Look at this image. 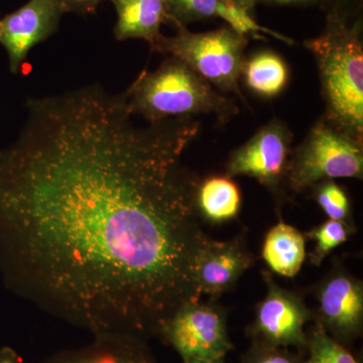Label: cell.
<instances>
[{
	"label": "cell",
	"instance_id": "obj_15",
	"mask_svg": "<svg viewBox=\"0 0 363 363\" xmlns=\"http://www.w3.org/2000/svg\"><path fill=\"white\" fill-rule=\"evenodd\" d=\"M195 206L200 218L222 223L240 213L241 193L238 184L228 176H213L197 182Z\"/></svg>",
	"mask_w": 363,
	"mask_h": 363
},
{
	"label": "cell",
	"instance_id": "obj_13",
	"mask_svg": "<svg viewBox=\"0 0 363 363\" xmlns=\"http://www.w3.org/2000/svg\"><path fill=\"white\" fill-rule=\"evenodd\" d=\"M169 21L186 26L196 21L219 18L240 35L257 37L264 32L255 16L231 0H167Z\"/></svg>",
	"mask_w": 363,
	"mask_h": 363
},
{
	"label": "cell",
	"instance_id": "obj_11",
	"mask_svg": "<svg viewBox=\"0 0 363 363\" xmlns=\"http://www.w3.org/2000/svg\"><path fill=\"white\" fill-rule=\"evenodd\" d=\"M252 262V255L242 238L238 236L228 241L208 238L198 255L195 267L196 285L200 295L218 298L233 288Z\"/></svg>",
	"mask_w": 363,
	"mask_h": 363
},
{
	"label": "cell",
	"instance_id": "obj_24",
	"mask_svg": "<svg viewBox=\"0 0 363 363\" xmlns=\"http://www.w3.org/2000/svg\"><path fill=\"white\" fill-rule=\"evenodd\" d=\"M332 9L345 11L353 16H362V0H328L324 11L326 13Z\"/></svg>",
	"mask_w": 363,
	"mask_h": 363
},
{
	"label": "cell",
	"instance_id": "obj_22",
	"mask_svg": "<svg viewBox=\"0 0 363 363\" xmlns=\"http://www.w3.org/2000/svg\"><path fill=\"white\" fill-rule=\"evenodd\" d=\"M102 0H61L64 13L88 14L94 13Z\"/></svg>",
	"mask_w": 363,
	"mask_h": 363
},
{
	"label": "cell",
	"instance_id": "obj_26",
	"mask_svg": "<svg viewBox=\"0 0 363 363\" xmlns=\"http://www.w3.org/2000/svg\"><path fill=\"white\" fill-rule=\"evenodd\" d=\"M234 4H238L241 9H245L252 16H255V6H257V0H231Z\"/></svg>",
	"mask_w": 363,
	"mask_h": 363
},
{
	"label": "cell",
	"instance_id": "obj_14",
	"mask_svg": "<svg viewBox=\"0 0 363 363\" xmlns=\"http://www.w3.org/2000/svg\"><path fill=\"white\" fill-rule=\"evenodd\" d=\"M117 13L116 40L140 39L150 45L162 35L169 21L167 0H111Z\"/></svg>",
	"mask_w": 363,
	"mask_h": 363
},
{
	"label": "cell",
	"instance_id": "obj_21",
	"mask_svg": "<svg viewBox=\"0 0 363 363\" xmlns=\"http://www.w3.org/2000/svg\"><path fill=\"white\" fill-rule=\"evenodd\" d=\"M242 363H306L305 354L294 353L289 348L252 342L243 355Z\"/></svg>",
	"mask_w": 363,
	"mask_h": 363
},
{
	"label": "cell",
	"instance_id": "obj_2",
	"mask_svg": "<svg viewBox=\"0 0 363 363\" xmlns=\"http://www.w3.org/2000/svg\"><path fill=\"white\" fill-rule=\"evenodd\" d=\"M321 35L306 40L319 69L323 118L363 142L362 16L329 11Z\"/></svg>",
	"mask_w": 363,
	"mask_h": 363
},
{
	"label": "cell",
	"instance_id": "obj_7",
	"mask_svg": "<svg viewBox=\"0 0 363 363\" xmlns=\"http://www.w3.org/2000/svg\"><path fill=\"white\" fill-rule=\"evenodd\" d=\"M159 337L172 346L182 359L224 358L233 350L224 310L200 301L180 308L164 325Z\"/></svg>",
	"mask_w": 363,
	"mask_h": 363
},
{
	"label": "cell",
	"instance_id": "obj_9",
	"mask_svg": "<svg viewBox=\"0 0 363 363\" xmlns=\"http://www.w3.org/2000/svg\"><path fill=\"white\" fill-rule=\"evenodd\" d=\"M317 323L336 341L350 345L363 327V285L341 267L334 269L316 290Z\"/></svg>",
	"mask_w": 363,
	"mask_h": 363
},
{
	"label": "cell",
	"instance_id": "obj_16",
	"mask_svg": "<svg viewBox=\"0 0 363 363\" xmlns=\"http://www.w3.org/2000/svg\"><path fill=\"white\" fill-rule=\"evenodd\" d=\"M262 257L272 272L293 278L306 259L304 234L285 222H279L267 233Z\"/></svg>",
	"mask_w": 363,
	"mask_h": 363
},
{
	"label": "cell",
	"instance_id": "obj_3",
	"mask_svg": "<svg viewBox=\"0 0 363 363\" xmlns=\"http://www.w3.org/2000/svg\"><path fill=\"white\" fill-rule=\"evenodd\" d=\"M124 96L131 113L149 123L208 114L224 124L240 111L235 100L222 95L175 57H169L156 71L140 74Z\"/></svg>",
	"mask_w": 363,
	"mask_h": 363
},
{
	"label": "cell",
	"instance_id": "obj_4",
	"mask_svg": "<svg viewBox=\"0 0 363 363\" xmlns=\"http://www.w3.org/2000/svg\"><path fill=\"white\" fill-rule=\"evenodd\" d=\"M177 30L173 37L160 35L150 45L152 51L181 60L215 89L233 93L247 104L240 83L247 37L228 26L206 33H192L186 26H177Z\"/></svg>",
	"mask_w": 363,
	"mask_h": 363
},
{
	"label": "cell",
	"instance_id": "obj_17",
	"mask_svg": "<svg viewBox=\"0 0 363 363\" xmlns=\"http://www.w3.org/2000/svg\"><path fill=\"white\" fill-rule=\"evenodd\" d=\"M240 80L252 94L262 99H272L286 89L290 70L279 55L264 50L247 57Z\"/></svg>",
	"mask_w": 363,
	"mask_h": 363
},
{
	"label": "cell",
	"instance_id": "obj_1",
	"mask_svg": "<svg viewBox=\"0 0 363 363\" xmlns=\"http://www.w3.org/2000/svg\"><path fill=\"white\" fill-rule=\"evenodd\" d=\"M16 142L0 149V264L13 290L93 335L147 340L200 301L208 240L197 180L182 157L194 118L147 126L124 93L88 86L30 98Z\"/></svg>",
	"mask_w": 363,
	"mask_h": 363
},
{
	"label": "cell",
	"instance_id": "obj_28",
	"mask_svg": "<svg viewBox=\"0 0 363 363\" xmlns=\"http://www.w3.org/2000/svg\"><path fill=\"white\" fill-rule=\"evenodd\" d=\"M0 28H1V25H0Z\"/></svg>",
	"mask_w": 363,
	"mask_h": 363
},
{
	"label": "cell",
	"instance_id": "obj_20",
	"mask_svg": "<svg viewBox=\"0 0 363 363\" xmlns=\"http://www.w3.org/2000/svg\"><path fill=\"white\" fill-rule=\"evenodd\" d=\"M313 189L314 199L329 219L353 224L350 197L342 187L333 180H327L320 182Z\"/></svg>",
	"mask_w": 363,
	"mask_h": 363
},
{
	"label": "cell",
	"instance_id": "obj_25",
	"mask_svg": "<svg viewBox=\"0 0 363 363\" xmlns=\"http://www.w3.org/2000/svg\"><path fill=\"white\" fill-rule=\"evenodd\" d=\"M0 363H28L11 347H2L0 350Z\"/></svg>",
	"mask_w": 363,
	"mask_h": 363
},
{
	"label": "cell",
	"instance_id": "obj_10",
	"mask_svg": "<svg viewBox=\"0 0 363 363\" xmlns=\"http://www.w3.org/2000/svg\"><path fill=\"white\" fill-rule=\"evenodd\" d=\"M63 13L61 0H30L0 21V44L9 56L11 73H18L32 48L58 30Z\"/></svg>",
	"mask_w": 363,
	"mask_h": 363
},
{
	"label": "cell",
	"instance_id": "obj_8",
	"mask_svg": "<svg viewBox=\"0 0 363 363\" xmlns=\"http://www.w3.org/2000/svg\"><path fill=\"white\" fill-rule=\"evenodd\" d=\"M264 278L267 295L257 306L255 322L248 330L252 342L296 347L306 354L308 336L305 325L314 315L298 294L277 285L267 272H264Z\"/></svg>",
	"mask_w": 363,
	"mask_h": 363
},
{
	"label": "cell",
	"instance_id": "obj_23",
	"mask_svg": "<svg viewBox=\"0 0 363 363\" xmlns=\"http://www.w3.org/2000/svg\"><path fill=\"white\" fill-rule=\"evenodd\" d=\"M259 4L269 6L321 7L326 9L328 0H257Z\"/></svg>",
	"mask_w": 363,
	"mask_h": 363
},
{
	"label": "cell",
	"instance_id": "obj_6",
	"mask_svg": "<svg viewBox=\"0 0 363 363\" xmlns=\"http://www.w3.org/2000/svg\"><path fill=\"white\" fill-rule=\"evenodd\" d=\"M293 133L281 119H272L245 145L231 152L225 164L226 176H248L279 195L288 185Z\"/></svg>",
	"mask_w": 363,
	"mask_h": 363
},
{
	"label": "cell",
	"instance_id": "obj_18",
	"mask_svg": "<svg viewBox=\"0 0 363 363\" xmlns=\"http://www.w3.org/2000/svg\"><path fill=\"white\" fill-rule=\"evenodd\" d=\"M307 336L306 363H360L346 346L332 338L317 322Z\"/></svg>",
	"mask_w": 363,
	"mask_h": 363
},
{
	"label": "cell",
	"instance_id": "obj_5",
	"mask_svg": "<svg viewBox=\"0 0 363 363\" xmlns=\"http://www.w3.org/2000/svg\"><path fill=\"white\" fill-rule=\"evenodd\" d=\"M363 142L334 128L323 117L293 150L288 186L296 192L338 178L362 180Z\"/></svg>",
	"mask_w": 363,
	"mask_h": 363
},
{
	"label": "cell",
	"instance_id": "obj_19",
	"mask_svg": "<svg viewBox=\"0 0 363 363\" xmlns=\"http://www.w3.org/2000/svg\"><path fill=\"white\" fill-rule=\"evenodd\" d=\"M354 233V225L347 222L325 221L321 225L315 227L306 233L309 240L315 241L314 250L310 253V260L314 266H321L327 255L342 245Z\"/></svg>",
	"mask_w": 363,
	"mask_h": 363
},
{
	"label": "cell",
	"instance_id": "obj_27",
	"mask_svg": "<svg viewBox=\"0 0 363 363\" xmlns=\"http://www.w3.org/2000/svg\"><path fill=\"white\" fill-rule=\"evenodd\" d=\"M183 363H224V358H215V359H199V358H188V359H183Z\"/></svg>",
	"mask_w": 363,
	"mask_h": 363
},
{
	"label": "cell",
	"instance_id": "obj_12",
	"mask_svg": "<svg viewBox=\"0 0 363 363\" xmlns=\"http://www.w3.org/2000/svg\"><path fill=\"white\" fill-rule=\"evenodd\" d=\"M43 363H156L147 340L116 332L95 334L79 350H63Z\"/></svg>",
	"mask_w": 363,
	"mask_h": 363
}]
</instances>
